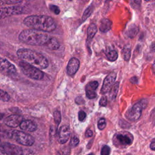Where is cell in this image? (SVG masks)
<instances>
[{
	"instance_id": "obj_3",
	"label": "cell",
	"mask_w": 155,
	"mask_h": 155,
	"mask_svg": "<svg viewBox=\"0 0 155 155\" xmlns=\"http://www.w3.org/2000/svg\"><path fill=\"white\" fill-rule=\"evenodd\" d=\"M19 41L30 45H44L50 39V37L45 32L34 30L27 29L22 30L19 35Z\"/></svg>"
},
{
	"instance_id": "obj_30",
	"label": "cell",
	"mask_w": 155,
	"mask_h": 155,
	"mask_svg": "<svg viewBox=\"0 0 155 155\" xmlns=\"http://www.w3.org/2000/svg\"><path fill=\"white\" fill-rule=\"evenodd\" d=\"M50 9L51 12H53L54 14L56 15H59L60 13V10L59 8L58 7V6L56 5H52L51 4L50 5Z\"/></svg>"
},
{
	"instance_id": "obj_2",
	"label": "cell",
	"mask_w": 155,
	"mask_h": 155,
	"mask_svg": "<svg viewBox=\"0 0 155 155\" xmlns=\"http://www.w3.org/2000/svg\"><path fill=\"white\" fill-rule=\"evenodd\" d=\"M16 54L24 62L39 69H45L48 66L47 58L37 51L27 48H20L17 51Z\"/></svg>"
},
{
	"instance_id": "obj_17",
	"label": "cell",
	"mask_w": 155,
	"mask_h": 155,
	"mask_svg": "<svg viewBox=\"0 0 155 155\" xmlns=\"http://www.w3.org/2000/svg\"><path fill=\"white\" fill-rule=\"evenodd\" d=\"M112 26V22L108 19H103L101 21L99 28L102 33H106L108 31Z\"/></svg>"
},
{
	"instance_id": "obj_22",
	"label": "cell",
	"mask_w": 155,
	"mask_h": 155,
	"mask_svg": "<svg viewBox=\"0 0 155 155\" xmlns=\"http://www.w3.org/2000/svg\"><path fill=\"white\" fill-rule=\"evenodd\" d=\"M93 10H94V7L93 4H90V5H89L84 12V14L82 17V22L85 21L88 17H90V16L91 15L92 12H93Z\"/></svg>"
},
{
	"instance_id": "obj_39",
	"label": "cell",
	"mask_w": 155,
	"mask_h": 155,
	"mask_svg": "<svg viewBox=\"0 0 155 155\" xmlns=\"http://www.w3.org/2000/svg\"><path fill=\"white\" fill-rule=\"evenodd\" d=\"M130 81H131L133 84H136V83H137V82L138 80H137V78H136V77H133V78H131Z\"/></svg>"
},
{
	"instance_id": "obj_31",
	"label": "cell",
	"mask_w": 155,
	"mask_h": 155,
	"mask_svg": "<svg viewBox=\"0 0 155 155\" xmlns=\"http://www.w3.org/2000/svg\"><path fill=\"white\" fill-rule=\"evenodd\" d=\"M87 116V114L85 113V112H84V111H79L78 113V119L79 120L82 122L83 120H84V119L86 118Z\"/></svg>"
},
{
	"instance_id": "obj_4",
	"label": "cell",
	"mask_w": 155,
	"mask_h": 155,
	"mask_svg": "<svg viewBox=\"0 0 155 155\" xmlns=\"http://www.w3.org/2000/svg\"><path fill=\"white\" fill-rule=\"evenodd\" d=\"M19 66L22 72L27 77L35 80H42L44 78V73L39 68L24 62L21 61Z\"/></svg>"
},
{
	"instance_id": "obj_42",
	"label": "cell",
	"mask_w": 155,
	"mask_h": 155,
	"mask_svg": "<svg viewBox=\"0 0 155 155\" xmlns=\"http://www.w3.org/2000/svg\"><path fill=\"white\" fill-rule=\"evenodd\" d=\"M56 155H61V154H60V153H57Z\"/></svg>"
},
{
	"instance_id": "obj_21",
	"label": "cell",
	"mask_w": 155,
	"mask_h": 155,
	"mask_svg": "<svg viewBox=\"0 0 155 155\" xmlns=\"http://www.w3.org/2000/svg\"><path fill=\"white\" fill-rule=\"evenodd\" d=\"M119 82H116L114 83V85L111 88L110 94H109L110 99L111 101H114L116 99L117 92H118V90H119Z\"/></svg>"
},
{
	"instance_id": "obj_43",
	"label": "cell",
	"mask_w": 155,
	"mask_h": 155,
	"mask_svg": "<svg viewBox=\"0 0 155 155\" xmlns=\"http://www.w3.org/2000/svg\"><path fill=\"white\" fill-rule=\"evenodd\" d=\"M154 67H155V61H154Z\"/></svg>"
},
{
	"instance_id": "obj_11",
	"label": "cell",
	"mask_w": 155,
	"mask_h": 155,
	"mask_svg": "<svg viewBox=\"0 0 155 155\" xmlns=\"http://www.w3.org/2000/svg\"><path fill=\"white\" fill-rule=\"evenodd\" d=\"M116 74L114 72L109 73L104 79V82L101 90L102 94H105L109 92L115 83Z\"/></svg>"
},
{
	"instance_id": "obj_12",
	"label": "cell",
	"mask_w": 155,
	"mask_h": 155,
	"mask_svg": "<svg viewBox=\"0 0 155 155\" xmlns=\"http://www.w3.org/2000/svg\"><path fill=\"white\" fill-rule=\"evenodd\" d=\"M23 117L18 114H12L7 117L4 119V124L10 127L15 128L20 126L23 121Z\"/></svg>"
},
{
	"instance_id": "obj_8",
	"label": "cell",
	"mask_w": 155,
	"mask_h": 155,
	"mask_svg": "<svg viewBox=\"0 0 155 155\" xmlns=\"http://www.w3.org/2000/svg\"><path fill=\"white\" fill-rule=\"evenodd\" d=\"M0 71L8 76L15 77L17 75V70L15 66L4 58L0 59Z\"/></svg>"
},
{
	"instance_id": "obj_20",
	"label": "cell",
	"mask_w": 155,
	"mask_h": 155,
	"mask_svg": "<svg viewBox=\"0 0 155 155\" xmlns=\"http://www.w3.org/2000/svg\"><path fill=\"white\" fill-rule=\"evenodd\" d=\"M139 32V28L134 24H132L127 31V35L130 38H133L136 36Z\"/></svg>"
},
{
	"instance_id": "obj_25",
	"label": "cell",
	"mask_w": 155,
	"mask_h": 155,
	"mask_svg": "<svg viewBox=\"0 0 155 155\" xmlns=\"http://www.w3.org/2000/svg\"><path fill=\"white\" fill-rule=\"evenodd\" d=\"M0 98H1V101H4V102H7L10 100V95L6 91H5L2 90H1V91H0Z\"/></svg>"
},
{
	"instance_id": "obj_33",
	"label": "cell",
	"mask_w": 155,
	"mask_h": 155,
	"mask_svg": "<svg viewBox=\"0 0 155 155\" xmlns=\"http://www.w3.org/2000/svg\"><path fill=\"white\" fill-rule=\"evenodd\" d=\"M107 104V99L105 96H103L99 101V105L101 107H105Z\"/></svg>"
},
{
	"instance_id": "obj_27",
	"label": "cell",
	"mask_w": 155,
	"mask_h": 155,
	"mask_svg": "<svg viewBox=\"0 0 155 155\" xmlns=\"http://www.w3.org/2000/svg\"><path fill=\"white\" fill-rule=\"evenodd\" d=\"M79 138L76 136H73L71 139V140L70 142V145L71 147L73 148V147H76L79 144Z\"/></svg>"
},
{
	"instance_id": "obj_13",
	"label": "cell",
	"mask_w": 155,
	"mask_h": 155,
	"mask_svg": "<svg viewBox=\"0 0 155 155\" xmlns=\"http://www.w3.org/2000/svg\"><path fill=\"white\" fill-rule=\"evenodd\" d=\"M70 136V129L68 125L62 126L58 131V141L59 143L63 144L67 142Z\"/></svg>"
},
{
	"instance_id": "obj_1",
	"label": "cell",
	"mask_w": 155,
	"mask_h": 155,
	"mask_svg": "<svg viewBox=\"0 0 155 155\" xmlns=\"http://www.w3.org/2000/svg\"><path fill=\"white\" fill-rule=\"evenodd\" d=\"M24 24L34 30L50 32L55 30L56 24L50 16L45 15H31L27 16L23 21Z\"/></svg>"
},
{
	"instance_id": "obj_28",
	"label": "cell",
	"mask_w": 155,
	"mask_h": 155,
	"mask_svg": "<svg viewBox=\"0 0 155 155\" xmlns=\"http://www.w3.org/2000/svg\"><path fill=\"white\" fill-rule=\"evenodd\" d=\"M106 127V120L104 118H101L97 122V127L100 130H102Z\"/></svg>"
},
{
	"instance_id": "obj_24",
	"label": "cell",
	"mask_w": 155,
	"mask_h": 155,
	"mask_svg": "<svg viewBox=\"0 0 155 155\" xmlns=\"http://www.w3.org/2000/svg\"><path fill=\"white\" fill-rule=\"evenodd\" d=\"M122 54L123 58L125 61H129L131 56V50L129 47H124L122 50Z\"/></svg>"
},
{
	"instance_id": "obj_16",
	"label": "cell",
	"mask_w": 155,
	"mask_h": 155,
	"mask_svg": "<svg viewBox=\"0 0 155 155\" xmlns=\"http://www.w3.org/2000/svg\"><path fill=\"white\" fill-rule=\"evenodd\" d=\"M19 127L22 130L29 132H33L37 130L36 124L31 120H24Z\"/></svg>"
},
{
	"instance_id": "obj_40",
	"label": "cell",
	"mask_w": 155,
	"mask_h": 155,
	"mask_svg": "<svg viewBox=\"0 0 155 155\" xmlns=\"http://www.w3.org/2000/svg\"><path fill=\"white\" fill-rule=\"evenodd\" d=\"M150 48H151V50L155 52V42H153L151 44V46H150Z\"/></svg>"
},
{
	"instance_id": "obj_36",
	"label": "cell",
	"mask_w": 155,
	"mask_h": 155,
	"mask_svg": "<svg viewBox=\"0 0 155 155\" xmlns=\"http://www.w3.org/2000/svg\"><path fill=\"white\" fill-rule=\"evenodd\" d=\"M85 137H90L93 136V131L90 129H88L85 132Z\"/></svg>"
},
{
	"instance_id": "obj_7",
	"label": "cell",
	"mask_w": 155,
	"mask_h": 155,
	"mask_svg": "<svg viewBox=\"0 0 155 155\" xmlns=\"http://www.w3.org/2000/svg\"><path fill=\"white\" fill-rule=\"evenodd\" d=\"M10 136L18 143L25 146H31L35 142L34 138L31 135L21 131L13 130L11 131Z\"/></svg>"
},
{
	"instance_id": "obj_6",
	"label": "cell",
	"mask_w": 155,
	"mask_h": 155,
	"mask_svg": "<svg viewBox=\"0 0 155 155\" xmlns=\"http://www.w3.org/2000/svg\"><path fill=\"white\" fill-rule=\"evenodd\" d=\"M147 103L148 102L146 99H142L136 103L126 114L127 119L131 121L138 120L142 114V110L146 107Z\"/></svg>"
},
{
	"instance_id": "obj_34",
	"label": "cell",
	"mask_w": 155,
	"mask_h": 155,
	"mask_svg": "<svg viewBox=\"0 0 155 155\" xmlns=\"http://www.w3.org/2000/svg\"><path fill=\"white\" fill-rule=\"evenodd\" d=\"M62 152L63 155H70V148L68 147H64L62 149Z\"/></svg>"
},
{
	"instance_id": "obj_35",
	"label": "cell",
	"mask_w": 155,
	"mask_h": 155,
	"mask_svg": "<svg viewBox=\"0 0 155 155\" xmlns=\"http://www.w3.org/2000/svg\"><path fill=\"white\" fill-rule=\"evenodd\" d=\"M75 101H76V103L78 104H79V105H81V104H82L84 103V101L83 98L81 97V96L77 97L76 98V99H75Z\"/></svg>"
},
{
	"instance_id": "obj_41",
	"label": "cell",
	"mask_w": 155,
	"mask_h": 155,
	"mask_svg": "<svg viewBox=\"0 0 155 155\" xmlns=\"http://www.w3.org/2000/svg\"><path fill=\"white\" fill-rule=\"evenodd\" d=\"M87 155H94V154L93 153H90V154H88Z\"/></svg>"
},
{
	"instance_id": "obj_32",
	"label": "cell",
	"mask_w": 155,
	"mask_h": 155,
	"mask_svg": "<svg viewBox=\"0 0 155 155\" xmlns=\"http://www.w3.org/2000/svg\"><path fill=\"white\" fill-rule=\"evenodd\" d=\"M22 1H1V5H3V4H19L21 3Z\"/></svg>"
},
{
	"instance_id": "obj_23",
	"label": "cell",
	"mask_w": 155,
	"mask_h": 155,
	"mask_svg": "<svg viewBox=\"0 0 155 155\" xmlns=\"http://www.w3.org/2000/svg\"><path fill=\"white\" fill-rule=\"evenodd\" d=\"M107 58L108 61L113 62L115 61L118 58V53L115 50H111L106 54Z\"/></svg>"
},
{
	"instance_id": "obj_14",
	"label": "cell",
	"mask_w": 155,
	"mask_h": 155,
	"mask_svg": "<svg viewBox=\"0 0 155 155\" xmlns=\"http://www.w3.org/2000/svg\"><path fill=\"white\" fill-rule=\"evenodd\" d=\"M99 84L97 81L90 82L86 85L85 87V94L88 99H92L96 97L97 94L96 90Z\"/></svg>"
},
{
	"instance_id": "obj_19",
	"label": "cell",
	"mask_w": 155,
	"mask_h": 155,
	"mask_svg": "<svg viewBox=\"0 0 155 155\" xmlns=\"http://www.w3.org/2000/svg\"><path fill=\"white\" fill-rule=\"evenodd\" d=\"M97 27L94 24L89 25L87 28V42L89 44L97 32Z\"/></svg>"
},
{
	"instance_id": "obj_26",
	"label": "cell",
	"mask_w": 155,
	"mask_h": 155,
	"mask_svg": "<svg viewBox=\"0 0 155 155\" xmlns=\"http://www.w3.org/2000/svg\"><path fill=\"white\" fill-rule=\"evenodd\" d=\"M53 116H54V120L56 124V125H59L61 121V115L59 111H55L53 112Z\"/></svg>"
},
{
	"instance_id": "obj_5",
	"label": "cell",
	"mask_w": 155,
	"mask_h": 155,
	"mask_svg": "<svg viewBox=\"0 0 155 155\" xmlns=\"http://www.w3.org/2000/svg\"><path fill=\"white\" fill-rule=\"evenodd\" d=\"M133 136L127 131H120L115 133L113 137L114 145L119 148H126L133 143Z\"/></svg>"
},
{
	"instance_id": "obj_38",
	"label": "cell",
	"mask_w": 155,
	"mask_h": 155,
	"mask_svg": "<svg viewBox=\"0 0 155 155\" xmlns=\"http://www.w3.org/2000/svg\"><path fill=\"white\" fill-rule=\"evenodd\" d=\"M23 155H34V154L32 151L27 150H25V151Z\"/></svg>"
},
{
	"instance_id": "obj_15",
	"label": "cell",
	"mask_w": 155,
	"mask_h": 155,
	"mask_svg": "<svg viewBox=\"0 0 155 155\" xmlns=\"http://www.w3.org/2000/svg\"><path fill=\"white\" fill-rule=\"evenodd\" d=\"M80 65L79 61L76 58H71L68 63L67 67V74L71 76H73L78 70Z\"/></svg>"
},
{
	"instance_id": "obj_10",
	"label": "cell",
	"mask_w": 155,
	"mask_h": 155,
	"mask_svg": "<svg viewBox=\"0 0 155 155\" xmlns=\"http://www.w3.org/2000/svg\"><path fill=\"white\" fill-rule=\"evenodd\" d=\"M1 149V151L6 155H23L24 154L21 147L8 142L2 143Z\"/></svg>"
},
{
	"instance_id": "obj_37",
	"label": "cell",
	"mask_w": 155,
	"mask_h": 155,
	"mask_svg": "<svg viewBox=\"0 0 155 155\" xmlns=\"http://www.w3.org/2000/svg\"><path fill=\"white\" fill-rule=\"evenodd\" d=\"M150 147L151 150H152L153 151H155V139L152 140V142L150 143Z\"/></svg>"
},
{
	"instance_id": "obj_18",
	"label": "cell",
	"mask_w": 155,
	"mask_h": 155,
	"mask_svg": "<svg viewBox=\"0 0 155 155\" xmlns=\"http://www.w3.org/2000/svg\"><path fill=\"white\" fill-rule=\"evenodd\" d=\"M45 45L48 49L51 50H56L60 47V44H59L58 41L57 40V39L56 38H54V37H51V38L50 37V39L48 40V41L47 42V44Z\"/></svg>"
},
{
	"instance_id": "obj_9",
	"label": "cell",
	"mask_w": 155,
	"mask_h": 155,
	"mask_svg": "<svg viewBox=\"0 0 155 155\" xmlns=\"http://www.w3.org/2000/svg\"><path fill=\"white\" fill-rule=\"evenodd\" d=\"M24 12V8L19 5H14L9 7H4L1 8L0 18L3 19L12 15H17L21 14Z\"/></svg>"
},
{
	"instance_id": "obj_29",
	"label": "cell",
	"mask_w": 155,
	"mask_h": 155,
	"mask_svg": "<svg viewBox=\"0 0 155 155\" xmlns=\"http://www.w3.org/2000/svg\"><path fill=\"white\" fill-rule=\"evenodd\" d=\"M111 149L108 145H104L101 150V155H110Z\"/></svg>"
}]
</instances>
